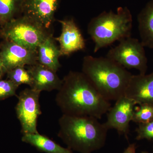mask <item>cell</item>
Here are the masks:
<instances>
[{"label": "cell", "instance_id": "cell-1", "mask_svg": "<svg viewBox=\"0 0 153 153\" xmlns=\"http://www.w3.org/2000/svg\"><path fill=\"white\" fill-rule=\"evenodd\" d=\"M63 114L100 119L111 108L82 72L70 71L62 79L55 99Z\"/></svg>", "mask_w": 153, "mask_h": 153}, {"label": "cell", "instance_id": "cell-2", "mask_svg": "<svg viewBox=\"0 0 153 153\" xmlns=\"http://www.w3.org/2000/svg\"><path fill=\"white\" fill-rule=\"evenodd\" d=\"M58 136L71 151L92 153L104 146L108 129L96 118L63 114Z\"/></svg>", "mask_w": 153, "mask_h": 153}, {"label": "cell", "instance_id": "cell-3", "mask_svg": "<svg viewBox=\"0 0 153 153\" xmlns=\"http://www.w3.org/2000/svg\"><path fill=\"white\" fill-rule=\"evenodd\" d=\"M105 99L116 101L125 95L132 74L107 57H84L82 71Z\"/></svg>", "mask_w": 153, "mask_h": 153}, {"label": "cell", "instance_id": "cell-4", "mask_svg": "<svg viewBox=\"0 0 153 153\" xmlns=\"http://www.w3.org/2000/svg\"><path fill=\"white\" fill-rule=\"evenodd\" d=\"M132 27V16L127 7L118 8L116 13L105 11L94 17L87 28L88 33L94 43V52L130 37Z\"/></svg>", "mask_w": 153, "mask_h": 153}, {"label": "cell", "instance_id": "cell-5", "mask_svg": "<svg viewBox=\"0 0 153 153\" xmlns=\"http://www.w3.org/2000/svg\"><path fill=\"white\" fill-rule=\"evenodd\" d=\"M50 34L42 25L25 15L12 19L0 30V36L4 41L35 51Z\"/></svg>", "mask_w": 153, "mask_h": 153}, {"label": "cell", "instance_id": "cell-6", "mask_svg": "<svg viewBox=\"0 0 153 153\" xmlns=\"http://www.w3.org/2000/svg\"><path fill=\"white\" fill-rule=\"evenodd\" d=\"M106 57L126 69H135L146 74L148 59L145 47L140 41L131 36L122 39L117 46L110 49Z\"/></svg>", "mask_w": 153, "mask_h": 153}, {"label": "cell", "instance_id": "cell-7", "mask_svg": "<svg viewBox=\"0 0 153 153\" xmlns=\"http://www.w3.org/2000/svg\"><path fill=\"white\" fill-rule=\"evenodd\" d=\"M40 93V91L30 88H25L19 94L16 110L23 134L39 133L37 122L42 113L39 103Z\"/></svg>", "mask_w": 153, "mask_h": 153}, {"label": "cell", "instance_id": "cell-8", "mask_svg": "<svg viewBox=\"0 0 153 153\" xmlns=\"http://www.w3.org/2000/svg\"><path fill=\"white\" fill-rule=\"evenodd\" d=\"M0 57L5 73L18 66L38 63L37 51L4 40L0 45Z\"/></svg>", "mask_w": 153, "mask_h": 153}, {"label": "cell", "instance_id": "cell-9", "mask_svg": "<svg viewBox=\"0 0 153 153\" xmlns=\"http://www.w3.org/2000/svg\"><path fill=\"white\" fill-rule=\"evenodd\" d=\"M136 105L137 102L131 99L125 95L122 97L107 113V119L105 125L108 130L114 129L120 134L124 135L127 137L130 123L132 120Z\"/></svg>", "mask_w": 153, "mask_h": 153}, {"label": "cell", "instance_id": "cell-10", "mask_svg": "<svg viewBox=\"0 0 153 153\" xmlns=\"http://www.w3.org/2000/svg\"><path fill=\"white\" fill-rule=\"evenodd\" d=\"M58 22L62 27L61 33L60 36L55 38L59 42L61 56H69L85 49V40L74 20L65 19Z\"/></svg>", "mask_w": 153, "mask_h": 153}, {"label": "cell", "instance_id": "cell-11", "mask_svg": "<svg viewBox=\"0 0 153 153\" xmlns=\"http://www.w3.org/2000/svg\"><path fill=\"white\" fill-rule=\"evenodd\" d=\"M59 0H25L22 13L48 30L54 21Z\"/></svg>", "mask_w": 153, "mask_h": 153}, {"label": "cell", "instance_id": "cell-12", "mask_svg": "<svg viewBox=\"0 0 153 153\" xmlns=\"http://www.w3.org/2000/svg\"><path fill=\"white\" fill-rule=\"evenodd\" d=\"M125 96L137 105L147 103L153 105V71L148 74H132Z\"/></svg>", "mask_w": 153, "mask_h": 153}, {"label": "cell", "instance_id": "cell-13", "mask_svg": "<svg viewBox=\"0 0 153 153\" xmlns=\"http://www.w3.org/2000/svg\"><path fill=\"white\" fill-rule=\"evenodd\" d=\"M28 70L32 75L33 85L31 88L41 92L59 90L62 84L56 72L39 63L29 66Z\"/></svg>", "mask_w": 153, "mask_h": 153}, {"label": "cell", "instance_id": "cell-14", "mask_svg": "<svg viewBox=\"0 0 153 153\" xmlns=\"http://www.w3.org/2000/svg\"><path fill=\"white\" fill-rule=\"evenodd\" d=\"M55 41V38L50 34L38 46L37 54L38 63L56 72L61 67L59 60L61 55L59 47H57Z\"/></svg>", "mask_w": 153, "mask_h": 153}, {"label": "cell", "instance_id": "cell-15", "mask_svg": "<svg viewBox=\"0 0 153 153\" xmlns=\"http://www.w3.org/2000/svg\"><path fill=\"white\" fill-rule=\"evenodd\" d=\"M137 22L141 42L145 47L153 49V0L139 13Z\"/></svg>", "mask_w": 153, "mask_h": 153}, {"label": "cell", "instance_id": "cell-16", "mask_svg": "<svg viewBox=\"0 0 153 153\" xmlns=\"http://www.w3.org/2000/svg\"><path fill=\"white\" fill-rule=\"evenodd\" d=\"M22 140L38 150L46 153H74L68 148L63 147L46 136L38 133L23 134Z\"/></svg>", "mask_w": 153, "mask_h": 153}, {"label": "cell", "instance_id": "cell-17", "mask_svg": "<svg viewBox=\"0 0 153 153\" xmlns=\"http://www.w3.org/2000/svg\"><path fill=\"white\" fill-rule=\"evenodd\" d=\"M25 0H0V25L3 26L20 13Z\"/></svg>", "mask_w": 153, "mask_h": 153}, {"label": "cell", "instance_id": "cell-18", "mask_svg": "<svg viewBox=\"0 0 153 153\" xmlns=\"http://www.w3.org/2000/svg\"><path fill=\"white\" fill-rule=\"evenodd\" d=\"M8 79L11 80L18 86L27 84L32 88L33 79L32 75L25 66H18L7 72Z\"/></svg>", "mask_w": 153, "mask_h": 153}, {"label": "cell", "instance_id": "cell-19", "mask_svg": "<svg viewBox=\"0 0 153 153\" xmlns=\"http://www.w3.org/2000/svg\"><path fill=\"white\" fill-rule=\"evenodd\" d=\"M135 107L132 121L138 124L153 121V105L143 103Z\"/></svg>", "mask_w": 153, "mask_h": 153}, {"label": "cell", "instance_id": "cell-20", "mask_svg": "<svg viewBox=\"0 0 153 153\" xmlns=\"http://www.w3.org/2000/svg\"><path fill=\"white\" fill-rule=\"evenodd\" d=\"M19 86L10 79H0V100L16 95Z\"/></svg>", "mask_w": 153, "mask_h": 153}, {"label": "cell", "instance_id": "cell-21", "mask_svg": "<svg viewBox=\"0 0 153 153\" xmlns=\"http://www.w3.org/2000/svg\"><path fill=\"white\" fill-rule=\"evenodd\" d=\"M137 140H147L153 141V121L145 123L138 124L136 129Z\"/></svg>", "mask_w": 153, "mask_h": 153}, {"label": "cell", "instance_id": "cell-22", "mask_svg": "<svg viewBox=\"0 0 153 153\" xmlns=\"http://www.w3.org/2000/svg\"><path fill=\"white\" fill-rule=\"evenodd\" d=\"M136 146L135 143L131 144L123 153H136Z\"/></svg>", "mask_w": 153, "mask_h": 153}, {"label": "cell", "instance_id": "cell-23", "mask_svg": "<svg viewBox=\"0 0 153 153\" xmlns=\"http://www.w3.org/2000/svg\"><path fill=\"white\" fill-rule=\"evenodd\" d=\"M4 70V67H3L2 62L1 60V57H0V79L1 78L2 76L5 74Z\"/></svg>", "mask_w": 153, "mask_h": 153}, {"label": "cell", "instance_id": "cell-24", "mask_svg": "<svg viewBox=\"0 0 153 153\" xmlns=\"http://www.w3.org/2000/svg\"><path fill=\"white\" fill-rule=\"evenodd\" d=\"M141 153H149L147 152H141Z\"/></svg>", "mask_w": 153, "mask_h": 153}]
</instances>
